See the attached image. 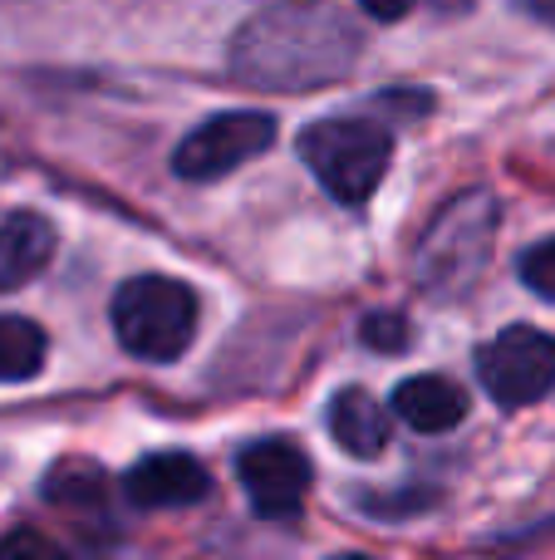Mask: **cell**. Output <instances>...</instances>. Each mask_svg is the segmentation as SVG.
<instances>
[{"mask_svg":"<svg viewBox=\"0 0 555 560\" xmlns=\"http://www.w3.org/2000/svg\"><path fill=\"white\" fill-rule=\"evenodd\" d=\"M359 25L334 5H271L251 15L232 39V69L256 89H305L334 84L359 59Z\"/></svg>","mask_w":555,"mask_h":560,"instance_id":"1","label":"cell"},{"mask_svg":"<svg viewBox=\"0 0 555 560\" xmlns=\"http://www.w3.org/2000/svg\"><path fill=\"white\" fill-rule=\"evenodd\" d=\"M497 242V197L492 192H462L433 217L423 232V246L413 256V280L428 300H462L482 280Z\"/></svg>","mask_w":555,"mask_h":560,"instance_id":"2","label":"cell"},{"mask_svg":"<svg viewBox=\"0 0 555 560\" xmlns=\"http://www.w3.org/2000/svg\"><path fill=\"white\" fill-rule=\"evenodd\" d=\"M114 335L147 364H173L197 335V295L173 276H133L114 295Z\"/></svg>","mask_w":555,"mask_h":560,"instance_id":"3","label":"cell"},{"mask_svg":"<svg viewBox=\"0 0 555 560\" xmlns=\"http://www.w3.org/2000/svg\"><path fill=\"white\" fill-rule=\"evenodd\" d=\"M300 158L334 202L364 207L389 173L393 133L364 118H320L300 133Z\"/></svg>","mask_w":555,"mask_h":560,"instance_id":"4","label":"cell"},{"mask_svg":"<svg viewBox=\"0 0 555 560\" xmlns=\"http://www.w3.org/2000/svg\"><path fill=\"white\" fill-rule=\"evenodd\" d=\"M477 378L501 408H527L555 384V339L531 325H511L477 349Z\"/></svg>","mask_w":555,"mask_h":560,"instance_id":"5","label":"cell"},{"mask_svg":"<svg viewBox=\"0 0 555 560\" xmlns=\"http://www.w3.org/2000/svg\"><path fill=\"white\" fill-rule=\"evenodd\" d=\"M271 143H275V118L271 114H256V108L216 114L177 143L173 173L182 177V183H216V177L236 173L241 163L261 158Z\"/></svg>","mask_w":555,"mask_h":560,"instance_id":"6","label":"cell"},{"mask_svg":"<svg viewBox=\"0 0 555 560\" xmlns=\"http://www.w3.org/2000/svg\"><path fill=\"white\" fill-rule=\"evenodd\" d=\"M236 472L261 516H295L310 492V457L291 438H256L236 453Z\"/></svg>","mask_w":555,"mask_h":560,"instance_id":"7","label":"cell"},{"mask_svg":"<svg viewBox=\"0 0 555 560\" xmlns=\"http://www.w3.org/2000/svg\"><path fill=\"white\" fill-rule=\"evenodd\" d=\"M123 492H128V502L143 506V512H173V506L202 502V497L212 492V477L187 453H157V457H143V463L123 477Z\"/></svg>","mask_w":555,"mask_h":560,"instance_id":"8","label":"cell"},{"mask_svg":"<svg viewBox=\"0 0 555 560\" xmlns=\"http://www.w3.org/2000/svg\"><path fill=\"white\" fill-rule=\"evenodd\" d=\"M393 413L418 433H448L468 418V394L442 374H418L393 388Z\"/></svg>","mask_w":555,"mask_h":560,"instance_id":"9","label":"cell"},{"mask_svg":"<svg viewBox=\"0 0 555 560\" xmlns=\"http://www.w3.org/2000/svg\"><path fill=\"white\" fill-rule=\"evenodd\" d=\"M55 256V226L35 212H15L0 222V295L35 280Z\"/></svg>","mask_w":555,"mask_h":560,"instance_id":"10","label":"cell"},{"mask_svg":"<svg viewBox=\"0 0 555 560\" xmlns=\"http://www.w3.org/2000/svg\"><path fill=\"white\" fill-rule=\"evenodd\" d=\"M330 433L350 457H379L389 443V408L369 388H340L330 404Z\"/></svg>","mask_w":555,"mask_h":560,"instance_id":"11","label":"cell"},{"mask_svg":"<svg viewBox=\"0 0 555 560\" xmlns=\"http://www.w3.org/2000/svg\"><path fill=\"white\" fill-rule=\"evenodd\" d=\"M49 339L35 319L25 315H0V384H20L45 369Z\"/></svg>","mask_w":555,"mask_h":560,"instance_id":"12","label":"cell"},{"mask_svg":"<svg viewBox=\"0 0 555 560\" xmlns=\"http://www.w3.org/2000/svg\"><path fill=\"white\" fill-rule=\"evenodd\" d=\"M108 492V477L94 463H59L45 477V497L55 506H98Z\"/></svg>","mask_w":555,"mask_h":560,"instance_id":"13","label":"cell"},{"mask_svg":"<svg viewBox=\"0 0 555 560\" xmlns=\"http://www.w3.org/2000/svg\"><path fill=\"white\" fill-rule=\"evenodd\" d=\"M359 335H364V345H369V349L393 354V349L409 345V319L393 315V310H369V315H364V325H359Z\"/></svg>","mask_w":555,"mask_h":560,"instance_id":"14","label":"cell"},{"mask_svg":"<svg viewBox=\"0 0 555 560\" xmlns=\"http://www.w3.org/2000/svg\"><path fill=\"white\" fill-rule=\"evenodd\" d=\"M521 280H527L541 300H555V236L551 242H536L521 256Z\"/></svg>","mask_w":555,"mask_h":560,"instance_id":"15","label":"cell"},{"mask_svg":"<svg viewBox=\"0 0 555 560\" xmlns=\"http://www.w3.org/2000/svg\"><path fill=\"white\" fill-rule=\"evenodd\" d=\"M10 556H59V551L45 541V536L15 532V536H5V541H0V560H10Z\"/></svg>","mask_w":555,"mask_h":560,"instance_id":"16","label":"cell"},{"mask_svg":"<svg viewBox=\"0 0 555 560\" xmlns=\"http://www.w3.org/2000/svg\"><path fill=\"white\" fill-rule=\"evenodd\" d=\"M364 10L379 20H403L413 10V0H364Z\"/></svg>","mask_w":555,"mask_h":560,"instance_id":"17","label":"cell"},{"mask_svg":"<svg viewBox=\"0 0 555 560\" xmlns=\"http://www.w3.org/2000/svg\"><path fill=\"white\" fill-rule=\"evenodd\" d=\"M527 10L541 20V25H551V30H555V0H527Z\"/></svg>","mask_w":555,"mask_h":560,"instance_id":"18","label":"cell"}]
</instances>
